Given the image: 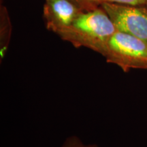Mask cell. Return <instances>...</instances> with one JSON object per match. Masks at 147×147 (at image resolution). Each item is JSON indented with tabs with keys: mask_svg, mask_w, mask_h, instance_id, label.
<instances>
[{
	"mask_svg": "<svg viewBox=\"0 0 147 147\" xmlns=\"http://www.w3.org/2000/svg\"><path fill=\"white\" fill-rule=\"evenodd\" d=\"M117 29L104 9L84 11L58 36L75 47H85L104 55Z\"/></svg>",
	"mask_w": 147,
	"mask_h": 147,
	"instance_id": "cell-1",
	"label": "cell"
},
{
	"mask_svg": "<svg viewBox=\"0 0 147 147\" xmlns=\"http://www.w3.org/2000/svg\"><path fill=\"white\" fill-rule=\"evenodd\" d=\"M103 56L108 63L118 65L125 72L147 69V43L126 33L117 31L110 39Z\"/></svg>",
	"mask_w": 147,
	"mask_h": 147,
	"instance_id": "cell-2",
	"label": "cell"
},
{
	"mask_svg": "<svg viewBox=\"0 0 147 147\" xmlns=\"http://www.w3.org/2000/svg\"><path fill=\"white\" fill-rule=\"evenodd\" d=\"M102 8L117 31L136 37L147 43V8L145 5L103 3Z\"/></svg>",
	"mask_w": 147,
	"mask_h": 147,
	"instance_id": "cell-3",
	"label": "cell"
},
{
	"mask_svg": "<svg viewBox=\"0 0 147 147\" xmlns=\"http://www.w3.org/2000/svg\"><path fill=\"white\" fill-rule=\"evenodd\" d=\"M82 12L71 0H46L44 16L47 28L58 35L70 26Z\"/></svg>",
	"mask_w": 147,
	"mask_h": 147,
	"instance_id": "cell-4",
	"label": "cell"
},
{
	"mask_svg": "<svg viewBox=\"0 0 147 147\" xmlns=\"http://www.w3.org/2000/svg\"><path fill=\"white\" fill-rule=\"evenodd\" d=\"M95 5L102 4L103 3H121L132 5H146L147 0H89Z\"/></svg>",
	"mask_w": 147,
	"mask_h": 147,
	"instance_id": "cell-5",
	"label": "cell"
},
{
	"mask_svg": "<svg viewBox=\"0 0 147 147\" xmlns=\"http://www.w3.org/2000/svg\"><path fill=\"white\" fill-rule=\"evenodd\" d=\"M61 147H99L96 144H84L77 136H71L65 140Z\"/></svg>",
	"mask_w": 147,
	"mask_h": 147,
	"instance_id": "cell-6",
	"label": "cell"
},
{
	"mask_svg": "<svg viewBox=\"0 0 147 147\" xmlns=\"http://www.w3.org/2000/svg\"><path fill=\"white\" fill-rule=\"evenodd\" d=\"M84 11H89L97 8V5L90 2L89 0H71Z\"/></svg>",
	"mask_w": 147,
	"mask_h": 147,
	"instance_id": "cell-7",
	"label": "cell"
},
{
	"mask_svg": "<svg viewBox=\"0 0 147 147\" xmlns=\"http://www.w3.org/2000/svg\"><path fill=\"white\" fill-rule=\"evenodd\" d=\"M146 8H147V3H146Z\"/></svg>",
	"mask_w": 147,
	"mask_h": 147,
	"instance_id": "cell-8",
	"label": "cell"
}]
</instances>
